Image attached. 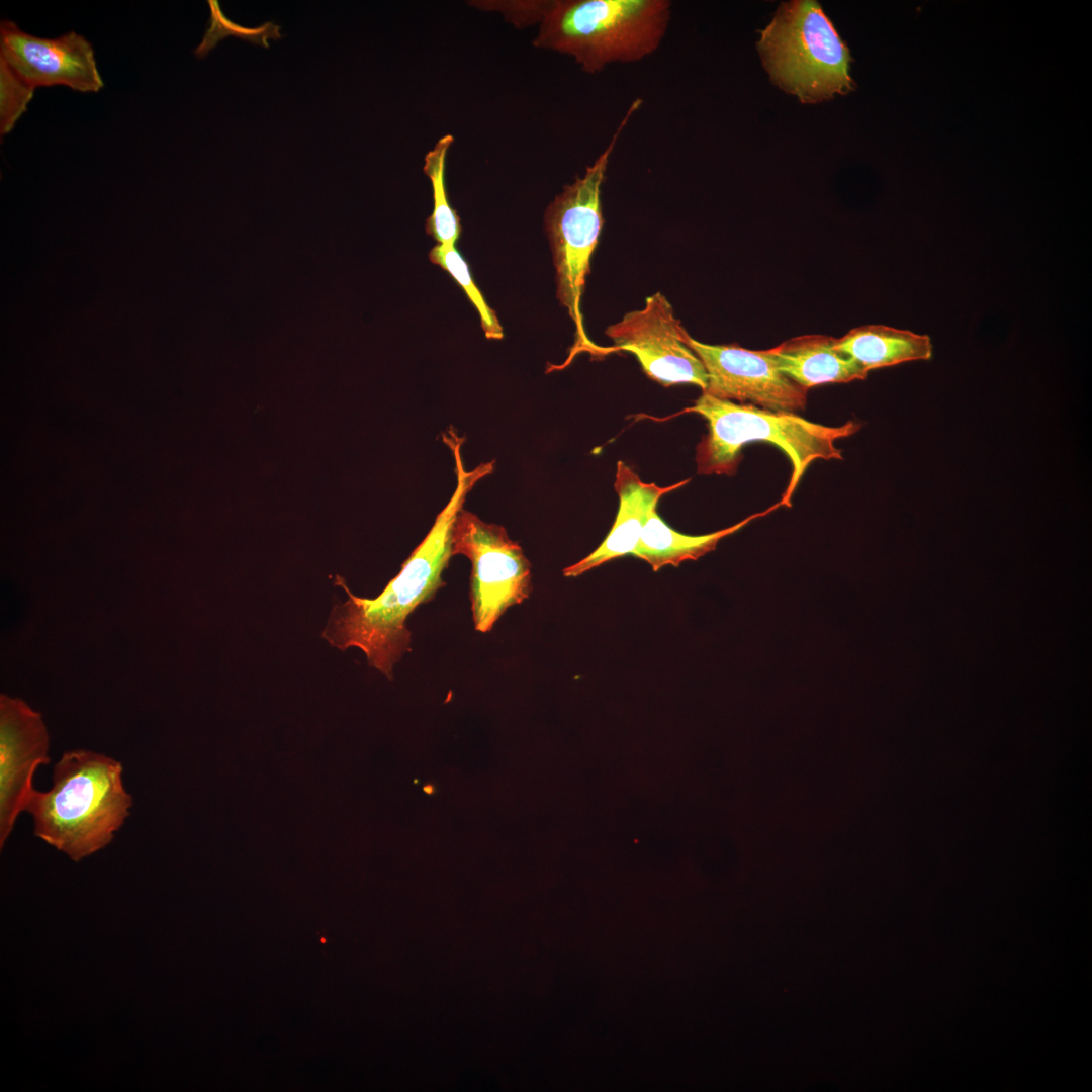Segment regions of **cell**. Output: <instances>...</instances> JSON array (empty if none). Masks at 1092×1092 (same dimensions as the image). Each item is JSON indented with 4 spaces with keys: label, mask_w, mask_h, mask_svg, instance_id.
I'll use <instances>...</instances> for the list:
<instances>
[{
    "label": "cell",
    "mask_w": 1092,
    "mask_h": 1092,
    "mask_svg": "<svg viewBox=\"0 0 1092 1092\" xmlns=\"http://www.w3.org/2000/svg\"><path fill=\"white\" fill-rule=\"evenodd\" d=\"M442 439L453 455L457 478L456 488L448 504L436 517L423 541L402 563L399 573L376 598L355 596L345 580L336 576V584L342 586L348 599L333 608L321 634L338 649H361L368 665L389 680L393 678L394 665L404 653L411 651L412 633L406 627L407 617L419 605L431 601L438 589L445 585L442 573L453 556V528L465 498L479 480L494 470V461L465 469L461 453L465 439L456 431H449Z\"/></svg>",
    "instance_id": "obj_1"
},
{
    "label": "cell",
    "mask_w": 1092,
    "mask_h": 1092,
    "mask_svg": "<svg viewBox=\"0 0 1092 1092\" xmlns=\"http://www.w3.org/2000/svg\"><path fill=\"white\" fill-rule=\"evenodd\" d=\"M120 761L78 749L54 766L53 786L33 790L25 807L34 835L79 861L111 843L132 806Z\"/></svg>",
    "instance_id": "obj_2"
},
{
    "label": "cell",
    "mask_w": 1092,
    "mask_h": 1092,
    "mask_svg": "<svg viewBox=\"0 0 1092 1092\" xmlns=\"http://www.w3.org/2000/svg\"><path fill=\"white\" fill-rule=\"evenodd\" d=\"M684 412L698 414L708 424V433L696 447L699 474L733 476L741 460V448L751 442L780 448L792 465L789 483L779 502L788 508L808 466L817 459L842 460L836 441L855 434L861 427L851 420L837 427L824 426L798 414L735 403L705 392Z\"/></svg>",
    "instance_id": "obj_3"
},
{
    "label": "cell",
    "mask_w": 1092,
    "mask_h": 1092,
    "mask_svg": "<svg viewBox=\"0 0 1092 1092\" xmlns=\"http://www.w3.org/2000/svg\"><path fill=\"white\" fill-rule=\"evenodd\" d=\"M668 0H553L533 46L571 57L587 74L642 61L661 46Z\"/></svg>",
    "instance_id": "obj_4"
},
{
    "label": "cell",
    "mask_w": 1092,
    "mask_h": 1092,
    "mask_svg": "<svg viewBox=\"0 0 1092 1092\" xmlns=\"http://www.w3.org/2000/svg\"><path fill=\"white\" fill-rule=\"evenodd\" d=\"M757 50L771 82L801 102H821L853 89L849 51L816 1L782 3L761 31Z\"/></svg>",
    "instance_id": "obj_5"
},
{
    "label": "cell",
    "mask_w": 1092,
    "mask_h": 1092,
    "mask_svg": "<svg viewBox=\"0 0 1092 1092\" xmlns=\"http://www.w3.org/2000/svg\"><path fill=\"white\" fill-rule=\"evenodd\" d=\"M642 102L640 98L632 102L608 146L585 168L582 176H577L572 183L564 186L548 205L544 215L556 270L557 298L575 323L577 335L587 348L590 345L583 329L580 300L604 223L602 185L617 142Z\"/></svg>",
    "instance_id": "obj_6"
},
{
    "label": "cell",
    "mask_w": 1092,
    "mask_h": 1092,
    "mask_svg": "<svg viewBox=\"0 0 1092 1092\" xmlns=\"http://www.w3.org/2000/svg\"><path fill=\"white\" fill-rule=\"evenodd\" d=\"M452 555L471 561L469 598L476 631L489 632L508 608L529 598L531 564L503 526L462 509L453 528Z\"/></svg>",
    "instance_id": "obj_7"
},
{
    "label": "cell",
    "mask_w": 1092,
    "mask_h": 1092,
    "mask_svg": "<svg viewBox=\"0 0 1092 1092\" xmlns=\"http://www.w3.org/2000/svg\"><path fill=\"white\" fill-rule=\"evenodd\" d=\"M606 335L614 351L635 355L646 375L658 383H691L706 389L707 371L689 347L690 335L662 293L646 297L643 308L627 312L606 329Z\"/></svg>",
    "instance_id": "obj_8"
},
{
    "label": "cell",
    "mask_w": 1092,
    "mask_h": 1092,
    "mask_svg": "<svg viewBox=\"0 0 1092 1092\" xmlns=\"http://www.w3.org/2000/svg\"><path fill=\"white\" fill-rule=\"evenodd\" d=\"M688 345L708 374V384L703 392L775 412L797 414L805 410L808 390L784 375L765 350L709 345L691 336Z\"/></svg>",
    "instance_id": "obj_9"
},
{
    "label": "cell",
    "mask_w": 1092,
    "mask_h": 1092,
    "mask_svg": "<svg viewBox=\"0 0 1092 1092\" xmlns=\"http://www.w3.org/2000/svg\"><path fill=\"white\" fill-rule=\"evenodd\" d=\"M0 60L34 90L67 86L79 92H98L104 86L92 44L70 31L42 38L20 29L16 23L0 24Z\"/></svg>",
    "instance_id": "obj_10"
},
{
    "label": "cell",
    "mask_w": 1092,
    "mask_h": 1092,
    "mask_svg": "<svg viewBox=\"0 0 1092 1092\" xmlns=\"http://www.w3.org/2000/svg\"><path fill=\"white\" fill-rule=\"evenodd\" d=\"M49 733L41 714L23 700L0 696V847L34 790L37 767L50 762Z\"/></svg>",
    "instance_id": "obj_11"
},
{
    "label": "cell",
    "mask_w": 1092,
    "mask_h": 1092,
    "mask_svg": "<svg viewBox=\"0 0 1092 1092\" xmlns=\"http://www.w3.org/2000/svg\"><path fill=\"white\" fill-rule=\"evenodd\" d=\"M690 479L661 487L641 480L623 461H618L614 488L619 496V510L613 527L602 544L589 555L563 569L566 577L579 576L610 560L632 554L649 515L659 499Z\"/></svg>",
    "instance_id": "obj_12"
},
{
    "label": "cell",
    "mask_w": 1092,
    "mask_h": 1092,
    "mask_svg": "<svg viewBox=\"0 0 1092 1092\" xmlns=\"http://www.w3.org/2000/svg\"><path fill=\"white\" fill-rule=\"evenodd\" d=\"M777 368L805 389L824 383L862 380L867 374L836 348V338L803 335L765 350Z\"/></svg>",
    "instance_id": "obj_13"
},
{
    "label": "cell",
    "mask_w": 1092,
    "mask_h": 1092,
    "mask_svg": "<svg viewBox=\"0 0 1092 1092\" xmlns=\"http://www.w3.org/2000/svg\"><path fill=\"white\" fill-rule=\"evenodd\" d=\"M836 348L866 373L905 362L929 360L932 343L927 335L885 325H864L836 339Z\"/></svg>",
    "instance_id": "obj_14"
},
{
    "label": "cell",
    "mask_w": 1092,
    "mask_h": 1092,
    "mask_svg": "<svg viewBox=\"0 0 1092 1092\" xmlns=\"http://www.w3.org/2000/svg\"><path fill=\"white\" fill-rule=\"evenodd\" d=\"M779 507L777 503L763 512L753 514L728 528L699 536L679 533L670 528L654 510L648 517L632 555L647 562L654 571L671 565L677 567L687 560H697L715 550L718 542L751 521L763 517Z\"/></svg>",
    "instance_id": "obj_15"
},
{
    "label": "cell",
    "mask_w": 1092,
    "mask_h": 1092,
    "mask_svg": "<svg viewBox=\"0 0 1092 1092\" xmlns=\"http://www.w3.org/2000/svg\"><path fill=\"white\" fill-rule=\"evenodd\" d=\"M454 142L452 134L440 138L424 157V173L431 181L433 210L426 221V232L438 244L454 246L461 234L460 218L448 202L445 187L446 160Z\"/></svg>",
    "instance_id": "obj_16"
},
{
    "label": "cell",
    "mask_w": 1092,
    "mask_h": 1092,
    "mask_svg": "<svg viewBox=\"0 0 1092 1092\" xmlns=\"http://www.w3.org/2000/svg\"><path fill=\"white\" fill-rule=\"evenodd\" d=\"M431 262L447 271L465 291L476 308L481 322V327L487 339H502L503 329L495 312L487 305L485 299L474 284L468 264L455 249V246L437 244L429 253Z\"/></svg>",
    "instance_id": "obj_17"
},
{
    "label": "cell",
    "mask_w": 1092,
    "mask_h": 1092,
    "mask_svg": "<svg viewBox=\"0 0 1092 1092\" xmlns=\"http://www.w3.org/2000/svg\"><path fill=\"white\" fill-rule=\"evenodd\" d=\"M208 4L210 8L209 22L202 41L194 50V54L198 58H204L218 41L228 36H235L266 49L269 48V39L277 40L282 37L281 27L272 21H266L255 27L240 25L224 15L218 1L209 0Z\"/></svg>",
    "instance_id": "obj_18"
},
{
    "label": "cell",
    "mask_w": 1092,
    "mask_h": 1092,
    "mask_svg": "<svg viewBox=\"0 0 1092 1092\" xmlns=\"http://www.w3.org/2000/svg\"><path fill=\"white\" fill-rule=\"evenodd\" d=\"M34 94V89L23 82L0 60V134H8L15 126Z\"/></svg>",
    "instance_id": "obj_19"
},
{
    "label": "cell",
    "mask_w": 1092,
    "mask_h": 1092,
    "mask_svg": "<svg viewBox=\"0 0 1092 1092\" xmlns=\"http://www.w3.org/2000/svg\"><path fill=\"white\" fill-rule=\"evenodd\" d=\"M553 0H474L468 4L477 9L500 13L517 28H527L542 22Z\"/></svg>",
    "instance_id": "obj_20"
},
{
    "label": "cell",
    "mask_w": 1092,
    "mask_h": 1092,
    "mask_svg": "<svg viewBox=\"0 0 1092 1092\" xmlns=\"http://www.w3.org/2000/svg\"><path fill=\"white\" fill-rule=\"evenodd\" d=\"M423 790L428 795H432L435 792V787L432 786V785H426V786H424Z\"/></svg>",
    "instance_id": "obj_21"
}]
</instances>
